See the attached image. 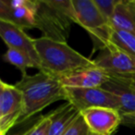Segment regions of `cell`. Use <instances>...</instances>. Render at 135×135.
I'll return each mask as SVG.
<instances>
[{"instance_id": "9c48e42d", "label": "cell", "mask_w": 135, "mask_h": 135, "mask_svg": "<svg viewBox=\"0 0 135 135\" xmlns=\"http://www.w3.org/2000/svg\"><path fill=\"white\" fill-rule=\"evenodd\" d=\"M89 131L98 135H112L122 123L121 114L117 109L93 107L81 112Z\"/></svg>"}, {"instance_id": "52a82bcc", "label": "cell", "mask_w": 135, "mask_h": 135, "mask_svg": "<svg viewBox=\"0 0 135 135\" xmlns=\"http://www.w3.org/2000/svg\"><path fill=\"white\" fill-rule=\"evenodd\" d=\"M75 14V23L88 32L94 39L104 32L110 23L105 19L94 0H71Z\"/></svg>"}, {"instance_id": "6da1fadb", "label": "cell", "mask_w": 135, "mask_h": 135, "mask_svg": "<svg viewBox=\"0 0 135 135\" xmlns=\"http://www.w3.org/2000/svg\"><path fill=\"white\" fill-rule=\"evenodd\" d=\"M23 100V110L18 124L28 120L55 102L65 100L66 91L58 78L44 71L33 75L22 74L16 83Z\"/></svg>"}, {"instance_id": "5bb4252c", "label": "cell", "mask_w": 135, "mask_h": 135, "mask_svg": "<svg viewBox=\"0 0 135 135\" xmlns=\"http://www.w3.org/2000/svg\"><path fill=\"white\" fill-rule=\"evenodd\" d=\"M108 44H111L131 56H135V33L133 32L116 29L111 26L107 45Z\"/></svg>"}, {"instance_id": "277c9868", "label": "cell", "mask_w": 135, "mask_h": 135, "mask_svg": "<svg viewBox=\"0 0 135 135\" xmlns=\"http://www.w3.org/2000/svg\"><path fill=\"white\" fill-rule=\"evenodd\" d=\"M66 101L71 104L80 113L93 107H107L119 111L117 98L102 87L99 88H65Z\"/></svg>"}, {"instance_id": "44dd1931", "label": "cell", "mask_w": 135, "mask_h": 135, "mask_svg": "<svg viewBox=\"0 0 135 135\" xmlns=\"http://www.w3.org/2000/svg\"><path fill=\"white\" fill-rule=\"evenodd\" d=\"M87 135H98V134H96V133H94V132H92V131H88V134H87Z\"/></svg>"}, {"instance_id": "ffe728a7", "label": "cell", "mask_w": 135, "mask_h": 135, "mask_svg": "<svg viewBox=\"0 0 135 135\" xmlns=\"http://www.w3.org/2000/svg\"><path fill=\"white\" fill-rule=\"evenodd\" d=\"M122 123L127 124H135V112L128 115H122Z\"/></svg>"}, {"instance_id": "30bf717a", "label": "cell", "mask_w": 135, "mask_h": 135, "mask_svg": "<svg viewBox=\"0 0 135 135\" xmlns=\"http://www.w3.org/2000/svg\"><path fill=\"white\" fill-rule=\"evenodd\" d=\"M0 36L8 48H13L24 53L40 70V59L35 47L34 39L31 38L23 29L7 21H0Z\"/></svg>"}, {"instance_id": "9a60e30c", "label": "cell", "mask_w": 135, "mask_h": 135, "mask_svg": "<svg viewBox=\"0 0 135 135\" xmlns=\"http://www.w3.org/2000/svg\"><path fill=\"white\" fill-rule=\"evenodd\" d=\"M3 59L4 61L15 66L22 74H27L28 69H36L32 60L27 55L13 48L8 47L6 53L3 56Z\"/></svg>"}, {"instance_id": "ac0fdd59", "label": "cell", "mask_w": 135, "mask_h": 135, "mask_svg": "<svg viewBox=\"0 0 135 135\" xmlns=\"http://www.w3.org/2000/svg\"><path fill=\"white\" fill-rule=\"evenodd\" d=\"M89 129L85 123L83 117L80 115L71 125L69 127V129L66 131L64 135H87Z\"/></svg>"}, {"instance_id": "8fae6325", "label": "cell", "mask_w": 135, "mask_h": 135, "mask_svg": "<svg viewBox=\"0 0 135 135\" xmlns=\"http://www.w3.org/2000/svg\"><path fill=\"white\" fill-rule=\"evenodd\" d=\"M109 75L99 67L88 68L59 79L64 88H99L107 81Z\"/></svg>"}, {"instance_id": "7c38bea8", "label": "cell", "mask_w": 135, "mask_h": 135, "mask_svg": "<svg viewBox=\"0 0 135 135\" xmlns=\"http://www.w3.org/2000/svg\"><path fill=\"white\" fill-rule=\"evenodd\" d=\"M102 88L117 98L119 104V113L121 116L135 112V91L128 84L118 78L109 75L108 80Z\"/></svg>"}, {"instance_id": "2e32d148", "label": "cell", "mask_w": 135, "mask_h": 135, "mask_svg": "<svg viewBox=\"0 0 135 135\" xmlns=\"http://www.w3.org/2000/svg\"><path fill=\"white\" fill-rule=\"evenodd\" d=\"M119 2L120 0H94L98 9L109 23Z\"/></svg>"}, {"instance_id": "7402d4cb", "label": "cell", "mask_w": 135, "mask_h": 135, "mask_svg": "<svg viewBox=\"0 0 135 135\" xmlns=\"http://www.w3.org/2000/svg\"><path fill=\"white\" fill-rule=\"evenodd\" d=\"M0 135H8V134H3V133H0Z\"/></svg>"}, {"instance_id": "4fadbf2b", "label": "cell", "mask_w": 135, "mask_h": 135, "mask_svg": "<svg viewBox=\"0 0 135 135\" xmlns=\"http://www.w3.org/2000/svg\"><path fill=\"white\" fill-rule=\"evenodd\" d=\"M51 123L47 135H64L72 122L81 115V113L69 102L49 113Z\"/></svg>"}, {"instance_id": "8992f818", "label": "cell", "mask_w": 135, "mask_h": 135, "mask_svg": "<svg viewBox=\"0 0 135 135\" xmlns=\"http://www.w3.org/2000/svg\"><path fill=\"white\" fill-rule=\"evenodd\" d=\"M38 0H1L0 21H7L20 28H36Z\"/></svg>"}, {"instance_id": "5b68a950", "label": "cell", "mask_w": 135, "mask_h": 135, "mask_svg": "<svg viewBox=\"0 0 135 135\" xmlns=\"http://www.w3.org/2000/svg\"><path fill=\"white\" fill-rule=\"evenodd\" d=\"M23 110L21 91L16 87L0 81V133L7 134L18 124Z\"/></svg>"}, {"instance_id": "e0dca14e", "label": "cell", "mask_w": 135, "mask_h": 135, "mask_svg": "<svg viewBox=\"0 0 135 135\" xmlns=\"http://www.w3.org/2000/svg\"><path fill=\"white\" fill-rule=\"evenodd\" d=\"M51 119L49 115L43 116L35 122L33 126H32V128L25 131L22 135H47Z\"/></svg>"}, {"instance_id": "3957f363", "label": "cell", "mask_w": 135, "mask_h": 135, "mask_svg": "<svg viewBox=\"0 0 135 135\" xmlns=\"http://www.w3.org/2000/svg\"><path fill=\"white\" fill-rule=\"evenodd\" d=\"M73 23L75 14L71 0H38L36 28L42 32V37L67 43Z\"/></svg>"}, {"instance_id": "ba28073f", "label": "cell", "mask_w": 135, "mask_h": 135, "mask_svg": "<svg viewBox=\"0 0 135 135\" xmlns=\"http://www.w3.org/2000/svg\"><path fill=\"white\" fill-rule=\"evenodd\" d=\"M96 66L112 75H135V56L119 50L111 44L94 59Z\"/></svg>"}, {"instance_id": "7a4b0ae2", "label": "cell", "mask_w": 135, "mask_h": 135, "mask_svg": "<svg viewBox=\"0 0 135 135\" xmlns=\"http://www.w3.org/2000/svg\"><path fill=\"white\" fill-rule=\"evenodd\" d=\"M34 43L40 59L39 71L46 72L58 79L96 66L94 60L83 56L67 43L45 37L34 39Z\"/></svg>"}, {"instance_id": "d6986e66", "label": "cell", "mask_w": 135, "mask_h": 135, "mask_svg": "<svg viewBox=\"0 0 135 135\" xmlns=\"http://www.w3.org/2000/svg\"><path fill=\"white\" fill-rule=\"evenodd\" d=\"M109 75L119 79L135 91V75H112V74H109Z\"/></svg>"}]
</instances>
